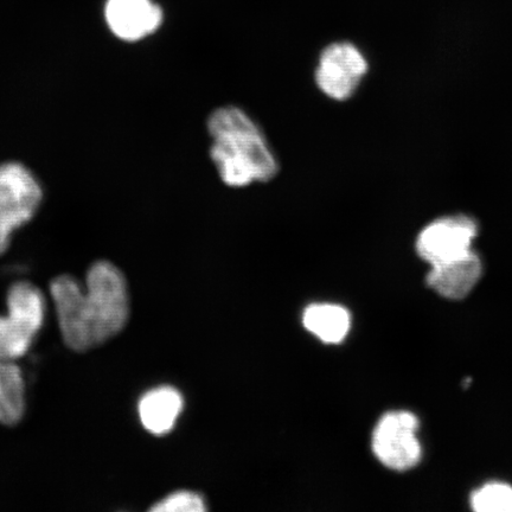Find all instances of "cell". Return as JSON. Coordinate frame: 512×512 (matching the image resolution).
<instances>
[{"label":"cell","mask_w":512,"mask_h":512,"mask_svg":"<svg viewBox=\"0 0 512 512\" xmlns=\"http://www.w3.org/2000/svg\"><path fill=\"white\" fill-rule=\"evenodd\" d=\"M50 294L63 341L74 351H87L118 335L130 315L124 274L110 261L89 268L86 290L70 275H61L51 281Z\"/></svg>","instance_id":"1"},{"label":"cell","mask_w":512,"mask_h":512,"mask_svg":"<svg viewBox=\"0 0 512 512\" xmlns=\"http://www.w3.org/2000/svg\"><path fill=\"white\" fill-rule=\"evenodd\" d=\"M209 150L221 181L230 188L267 183L279 174V162L260 126L236 106L211 112Z\"/></svg>","instance_id":"2"},{"label":"cell","mask_w":512,"mask_h":512,"mask_svg":"<svg viewBox=\"0 0 512 512\" xmlns=\"http://www.w3.org/2000/svg\"><path fill=\"white\" fill-rule=\"evenodd\" d=\"M8 315L0 316V358L16 361L29 351L46 317V299L40 288L19 281L8 293Z\"/></svg>","instance_id":"3"},{"label":"cell","mask_w":512,"mask_h":512,"mask_svg":"<svg viewBox=\"0 0 512 512\" xmlns=\"http://www.w3.org/2000/svg\"><path fill=\"white\" fill-rule=\"evenodd\" d=\"M42 200L41 184L27 166L0 164V255L8 251L12 233L36 215Z\"/></svg>","instance_id":"4"},{"label":"cell","mask_w":512,"mask_h":512,"mask_svg":"<svg viewBox=\"0 0 512 512\" xmlns=\"http://www.w3.org/2000/svg\"><path fill=\"white\" fill-rule=\"evenodd\" d=\"M419 426V419L411 412L396 411L382 416L371 440L376 458L390 470H412L421 459V445L416 437Z\"/></svg>","instance_id":"5"},{"label":"cell","mask_w":512,"mask_h":512,"mask_svg":"<svg viewBox=\"0 0 512 512\" xmlns=\"http://www.w3.org/2000/svg\"><path fill=\"white\" fill-rule=\"evenodd\" d=\"M369 70L366 56L355 44L335 42L319 56L315 80L324 95L335 101H347L360 87Z\"/></svg>","instance_id":"6"},{"label":"cell","mask_w":512,"mask_h":512,"mask_svg":"<svg viewBox=\"0 0 512 512\" xmlns=\"http://www.w3.org/2000/svg\"><path fill=\"white\" fill-rule=\"evenodd\" d=\"M477 235L478 226L472 217L444 216L421 230L415 248L428 265H439L472 251Z\"/></svg>","instance_id":"7"},{"label":"cell","mask_w":512,"mask_h":512,"mask_svg":"<svg viewBox=\"0 0 512 512\" xmlns=\"http://www.w3.org/2000/svg\"><path fill=\"white\" fill-rule=\"evenodd\" d=\"M106 21L115 36L137 42L155 34L163 23V11L151 0H107Z\"/></svg>","instance_id":"8"},{"label":"cell","mask_w":512,"mask_h":512,"mask_svg":"<svg viewBox=\"0 0 512 512\" xmlns=\"http://www.w3.org/2000/svg\"><path fill=\"white\" fill-rule=\"evenodd\" d=\"M483 275V262L473 251L457 259L431 266L427 285L439 296L450 300H462L475 290Z\"/></svg>","instance_id":"9"},{"label":"cell","mask_w":512,"mask_h":512,"mask_svg":"<svg viewBox=\"0 0 512 512\" xmlns=\"http://www.w3.org/2000/svg\"><path fill=\"white\" fill-rule=\"evenodd\" d=\"M182 409V395L171 387L150 390L140 399L138 406L143 426L156 435L169 433L174 428Z\"/></svg>","instance_id":"10"},{"label":"cell","mask_w":512,"mask_h":512,"mask_svg":"<svg viewBox=\"0 0 512 512\" xmlns=\"http://www.w3.org/2000/svg\"><path fill=\"white\" fill-rule=\"evenodd\" d=\"M305 328L320 341L338 344L348 336L351 317L347 309L334 304H313L304 312Z\"/></svg>","instance_id":"11"},{"label":"cell","mask_w":512,"mask_h":512,"mask_svg":"<svg viewBox=\"0 0 512 512\" xmlns=\"http://www.w3.org/2000/svg\"><path fill=\"white\" fill-rule=\"evenodd\" d=\"M25 412V383L15 361L0 358V422L14 426Z\"/></svg>","instance_id":"12"},{"label":"cell","mask_w":512,"mask_h":512,"mask_svg":"<svg viewBox=\"0 0 512 512\" xmlns=\"http://www.w3.org/2000/svg\"><path fill=\"white\" fill-rule=\"evenodd\" d=\"M470 504L477 512H512V486L502 483L486 484L473 492Z\"/></svg>","instance_id":"13"},{"label":"cell","mask_w":512,"mask_h":512,"mask_svg":"<svg viewBox=\"0 0 512 512\" xmlns=\"http://www.w3.org/2000/svg\"><path fill=\"white\" fill-rule=\"evenodd\" d=\"M206 510L203 498L189 491L175 492L151 508L153 512H204Z\"/></svg>","instance_id":"14"}]
</instances>
